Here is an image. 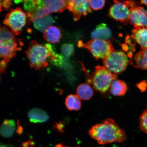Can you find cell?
I'll return each instance as SVG.
<instances>
[{
    "label": "cell",
    "mask_w": 147,
    "mask_h": 147,
    "mask_svg": "<svg viewBox=\"0 0 147 147\" xmlns=\"http://www.w3.org/2000/svg\"><path fill=\"white\" fill-rule=\"evenodd\" d=\"M91 8L94 10H99L103 8L105 1H89Z\"/></svg>",
    "instance_id": "484cf974"
},
{
    "label": "cell",
    "mask_w": 147,
    "mask_h": 147,
    "mask_svg": "<svg viewBox=\"0 0 147 147\" xmlns=\"http://www.w3.org/2000/svg\"><path fill=\"white\" fill-rule=\"evenodd\" d=\"M12 5V1L9 0L1 1V7H2L5 10H9Z\"/></svg>",
    "instance_id": "4316f807"
},
{
    "label": "cell",
    "mask_w": 147,
    "mask_h": 147,
    "mask_svg": "<svg viewBox=\"0 0 147 147\" xmlns=\"http://www.w3.org/2000/svg\"><path fill=\"white\" fill-rule=\"evenodd\" d=\"M89 134L100 144L122 142L126 137L125 130L111 119H107L101 123L93 126L89 129Z\"/></svg>",
    "instance_id": "6da1fadb"
},
{
    "label": "cell",
    "mask_w": 147,
    "mask_h": 147,
    "mask_svg": "<svg viewBox=\"0 0 147 147\" xmlns=\"http://www.w3.org/2000/svg\"><path fill=\"white\" fill-rule=\"evenodd\" d=\"M61 51L64 56L67 57H69L73 54L74 47L71 44H64L62 46Z\"/></svg>",
    "instance_id": "603a6c76"
},
{
    "label": "cell",
    "mask_w": 147,
    "mask_h": 147,
    "mask_svg": "<svg viewBox=\"0 0 147 147\" xmlns=\"http://www.w3.org/2000/svg\"><path fill=\"white\" fill-rule=\"evenodd\" d=\"M135 64L134 67L147 70V49H142L134 57Z\"/></svg>",
    "instance_id": "44dd1931"
},
{
    "label": "cell",
    "mask_w": 147,
    "mask_h": 147,
    "mask_svg": "<svg viewBox=\"0 0 147 147\" xmlns=\"http://www.w3.org/2000/svg\"><path fill=\"white\" fill-rule=\"evenodd\" d=\"M16 128V122L14 120L5 119L1 125L0 129L2 136L6 138L12 137L13 135Z\"/></svg>",
    "instance_id": "d6986e66"
},
{
    "label": "cell",
    "mask_w": 147,
    "mask_h": 147,
    "mask_svg": "<svg viewBox=\"0 0 147 147\" xmlns=\"http://www.w3.org/2000/svg\"><path fill=\"white\" fill-rule=\"evenodd\" d=\"M52 16H47L38 18L32 21L35 28L41 32H44L54 23Z\"/></svg>",
    "instance_id": "ac0fdd59"
},
{
    "label": "cell",
    "mask_w": 147,
    "mask_h": 147,
    "mask_svg": "<svg viewBox=\"0 0 147 147\" xmlns=\"http://www.w3.org/2000/svg\"><path fill=\"white\" fill-rule=\"evenodd\" d=\"M146 28H147V27H146Z\"/></svg>",
    "instance_id": "8d00e7d4"
},
{
    "label": "cell",
    "mask_w": 147,
    "mask_h": 147,
    "mask_svg": "<svg viewBox=\"0 0 147 147\" xmlns=\"http://www.w3.org/2000/svg\"><path fill=\"white\" fill-rule=\"evenodd\" d=\"M127 86L124 81L116 80L111 84L110 93L115 96H122L126 94L127 90Z\"/></svg>",
    "instance_id": "2e32d148"
},
{
    "label": "cell",
    "mask_w": 147,
    "mask_h": 147,
    "mask_svg": "<svg viewBox=\"0 0 147 147\" xmlns=\"http://www.w3.org/2000/svg\"><path fill=\"white\" fill-rule=\"evenodd\" d=\"M68 1L44 0L36 1V8L33 12L27 13L31 22L39 18L49 16L53 13L62 12L67 9Z\"/></svg>",
    "instance_id": "277c9868"
},
{
    "label": "cell",
    "mask_w": 147,
    "mask_h": 147,
    "mask_svg": "<svg viewBox=\"0 0 147 147\" xmlns=\"http://www.w3.org/2000/svg\"><path fill=\"white\" fill-rule=\"evenodd\" d=\"M55 147H70L68 146H64L63 144H57L56 146H55Z\"/></svg>",
    "instance_id": "836d02e7"
},
{
    "label": "cell",
    "mask_w": 147,
    "mask_h": 147,
    "mask_svg": "<svg viewBox=\"0 0 147 147\" xmlns=\"http://www.w3.org/2000/svg\"><path fill=\"white\" fill-rule=\"evenodd\" d=\"M18 47L17 38L12 32L5 26L0 30V56L7 62L16 56V51L21 50Z\"/></svg>",
    "instance_id": "5b68a950"
},
{
    "label": "cell",
    "mask_w": 147,
    "mask_h": 147,
    "mask_svg": "<svg viewBox=\"0 0 147 147\" xmlns=\"http://www.w3.org/2000/svg\"><path fill=\"white\" fill-rule=\"evenodd\" d=\"M22 1H14V2L15 3H20V2H22Z\"/></svg>",
    "instance_id": "d590c367"
},
{
    "label": "cell",
    "mask_w": 147,
    "mask_h": 147,
    "mask_svg": "<svg viewBox=\"0 0 147 147\" xmlns=\"http://www.w3.org/2000/svg\"><path fill=\"white\" fill-rule=\"evenodd\" d=\"M27 16L21 8L11 10L5 16L3 23L11 29L14 35L21 34L26 22Z\"/></svg>",
    "instance_id": "ba28073f"
},
{
    "label": "cell",
    "mask_w": 147,
    "mask_h": 147,
    "mask_svg": "<svg viewBox=\"0 0 147 147\" xmlns=\"http://www.w3.org/2000/svg\"><path fill=\"white\" fill-rule=\"evenodd\" d=\"M67 9L72 13L75 21H78L82 16H86L92 12L89 1L87 0L68 1Z\"/></svg>",
    "instance_id": "30bf717a"
},
{
    "label": "cell",
    "mask_w": 147,
    "mask_h": 147,
    "mask_svg": "<svg viewBox=\"0 0 147 147\" xmlns=\"http://www.w3.org/2000/svg\"><path fill=\"white\" fill-rule=\"evenodd\" d=\"M26 54L31 67L39 70L47 67V60L56 53L50 44L44 45L33 40L29 43Z\"/></svg>",
    "instance_id": "7a4b0ae2"
},
{
    "label": "cell",
    "mask_w": 147,
    "mask_h": 147,
    "mask_svg": "<svg viewBox=\"0 0 147 147\" xmlns=\"http://www.w3.org/2000/svg\"><path fill=\"white\" fill-rule=\"evenodd\" d=\"M49 61L54 65L58 67H61L63 63V57L62 55L57 54L56 53L54 56L51 57L49 58Z\"/></svg>",
    "instance_id": "d4e9b609"
},
{
    "label": "cell",
    "mask_w": 147,
    "mask_h": 147,
    "mask_svg": "<svg viewBox=\"0 0 147 147\" xmlns=\"http://www.w3.org/2000/svg\"><path fill=\"white\" fill-rule=\"evenodd\" d=\"M129 62L127 55L121 51H113L103 60L104 67L115 74L125 70Z\"/></svg>",
    "instance_id": "52a82bcc"
},
{
    "label": "cell",
    "mask_w": 147,
    "mask_h": 147,
    "mask_svg": "<svg viewBox=\"0 0 147 147\" xmlns=\"http://www.w3.org/2000/svg\"><path fill=\"white\" fill-rule=\"evenodd\" d=\"M139 122L141 130L147 134V110H144L140 117Z\"/></svg>",
    "instance_id": "7402d4cb"
},
{
    "label": "cell",
    "mask_w": 147,
    "mask_h": 147,
    "mask_svg": "<svg viewBox=\"0 0 147 147\" xmlns=\"http://www.w3.org/2000/svg\"><path fill=\"white\" fill-rule=\"evenodd\" d=\"M8 62L5 61L3 60H1V62H0V71H1V74L4 73L6 69L7 64Z\"/></svg>",
    "instance_id": "f1b7e54d"
},
{
    "label": "cell",
    "mask_w": 147,
    "mask_h": 147,
    "mask_svg": "<svg viewBox=\"0 0 147 147\" xmlns=\"http://www.w3.org/2000/svg\"><path fill=\"white\" fill-rule=\"evenodd\" d=\"M137 87L140 90L141 92H143L146 90L147 89V82L145 80L139 83L136 84Z\"/></svg>",
    "instance_id": "83f0119b"
},
{
    "label": "cell",
    "mask_w": 147,
    "mask_h": 147,
    "mask_svg": "<svg viewBox=\"0 0 147 147\" xmlns=\"http://www.w3.org/2000/svg\"><path fill=\"white\" fill-rule=\"evenodd\" d=\"M78 46L87 49L96 60L104 59L115 51L111 42L106 40L93 39L85 43L80 41Z\"/></svg>",
    "instance_id": "8992f818"
},
{
    "label": "cell",
    "mask_w": 147,
    "mask_h": 147,
    "mask_svg": "<svg viewBox=\"0 0 147 147\" xmlns=\"http://www.w3.org/2000/svg\"><path fill=\"white\" fill-rule=\"evenodd\" d=\"M23 132V128L22 127V126L19 124V122H18V127L17 130H16V132L19 135H21L22 133Z\"/></svg>",
    "instance_id": "1f68e13d"
},
{
    "label": "cell",
    "mask_w": 147,
    "mask_h": 147,
    "mask_svg": "<svg viewBox=\"0 0 147 147\" xmlns=\"http://www.w3.org/2000/svg\"><path fill=\"white\" fill-rule=\"evenodd\" d=\"M36 1L35 0L24 1V8L27 13L33 12L36 9Z\"/></svg>",
    "instance_id": "cb8c5ba5"
},
{
    "label": "cell",
    "mask_w": 147,
    "mask_h": 147,
    "mask_svg": "<svg viewBox=\"0 0 147 147\" xmlns=\"http://www.w3.org/2000/svg\"><path fill=\"white\" fill-rule=\"evenodd\" d=\"M61 32L58 27L51 26L44 32L43 37L46 41L51 44H56L61 38Z\"/></svg>",
    "instance_id": "9a60e30c"
},
{
    "label": "cell",
    "mask_w": 147,
    "mask_h": 147,
    "mask_svg": "<svg viewBox=\"0 0 147 147\" xmlns=\"http://www.w3.org/2000/svg\"><path fill=\"white\" fill-rule=\"evenodd\" d=\"M117 78L116 74L105 67L97 65L90 76V84L103 96L107 97L110 93L112 83Z\"/></svg>",
    "instance_id": "3957f363"
},
{
    "label": "cell",
    "mask_w": 147,
    "mask_h": 147,
    "mask_svg": "<svg viewBox=\"0 0 147 147\" xmlns=\"http://www.w3.org/2000/svg\"><path fill=\"white\" fill-rule=\"evenodd\" d=\"M141 3L143 4L147 5V1H141Z\"/></svg>",
    "instance_id": "e575fe53"
},
{
    "label": "cell",
    "mask_w": 147,
    "mask_h": 147,
    "mask_svg": "<svg viewBox=\"0 0 147 147\" xmlns=\"http://www.w3.org/2000/svg\"><path fill=\"white\" fill-rule=\"evenodd\" d=\"M27 115L30 122L35 123L46 122L49 119L47 112L38 108H33L29 110Z\"/></svg>",
    "instance_id": "4fadbf2b"
},
{
    "label": "cell",
    "mask_w": 147,
    "mask_h": 147,
    "mask_svg": "<svg viewBox=\"0 0 147 147\" xmlns=\"http://www.w3.org/2000/svg\"><path fill=\"white\" fill-rule=\"evenodd\" d=\"M65 105L67 109L71 111H78L81 108V100L77 95L70 94L66 97Z\"/></svg>",
    "instance_id": "ffe728a7"
},
{
    "label": "cell",
    "mask_w": 147,
    "mask_h": 147,
    "mask_svg": "<svg viewBox=\"0 0 147 147\" xmlns=\"http://www.w3.org/2000/svg\"><path fill=\"white\" fill-rule=\"evenodd\" d=\"M91 36L93 39L108 41L111 38L112 32L105 24L102 23L97 26Z\"/></svg>",
    "instance_id": "5bb4252c"
},
{
    "label": "cell",
    "mask_w": 147,
    "mask_h": 147,
    "mask_svg": "<svg viewBox=\"0 0 147 147\" xmlns=\"http://www.w3.org/2000/svg\"><path fill=\"white\" fill-rule=\"evenodd\" d=\"M34 144V142L32 140H30L26 142L23 143L22 146L23 147H29V146L32 147Z\"/></svg>",
    "instance_id": "4dcf8cb0"
},
{
    "label": "cell",
    "mask_w": 147,
    "mask_h": 147,
    "mask_svg": "<svg viewBox=\"0 0 147 147\" xmlns=\"http://www.w3.org/2000/svg\"><path fill=\"white\" fill-rule=\"evenodd\" d=\"M131 37L142 49H147V28H138L132 30Z\"/></svg>",
    "instance_id": "7c38bea8"
},
{
    "label": "cell",
    "mask_w": 147,
    "mask_h": 147,
    "mask_svg": "<svg viewBox=\"0 0 147 147\" xmlns=\"http://www.w3.org/2000/svg\"><path fill=\"white\" fill-rule=\"evenodd\" d=\"M0 147H13L12 145L10 144H4V143H1V146Z\"/></svg>",
    "instance_id": "d6a6232c"
},
{
    "label": "cell",
    "mask_w": 147,
    "mask_h": 147,
    "mask_svg": "<svg viewBox=\"0 0 147 147\" xmlns=\"http://www.w3.org/2000/svg\"><path fill=\"white\" fill-rule=\"evenodd\" d=\"M130 7L127 1H114L109 9V16L115 21L126 25L129 21Z\"/></svg>",
    "instance_id": "9c48e42d"
},
{
    "label": "cell",
    "mask_w": 147,
    "mask_h": 147,
    "mask_svg": "<svg viewBox=\"0 0 147 147\" xmlns=\"http://www.w3.org/2000/svg\"><path fill=\"white\" fill-rule=\"evenodd\" d=\"M55 128L57 129L58 131L60 132H62L63 131V125L62 123H58L55 126Z\"/></svg>",
    "instance_id": "f546056e"
},
{
    "label": "cell",
    "mask_w": 147,
    "mask_h": 147,
    "mask_svg": "<svg viewBox=\"0 0 147 147\" xmlns=\"http://www.w3.org/2000/svg\"><path fill=\"white\" fill-rule=\"evenodd\" d=\"M129 22L135 28L147 27V10L138 7L130 9Z\"/></svg>",
    "instance_id": "8fae6325"
},
{
    "label": "cell",
    "mask_w": 147,
    "mask_h": 147,
    "mask_svg": "<svg viewBox=\"0 0 147 147\" xmlns=\"http://www.w3.org/2000/svg\"><path fill=\"white\" fill-rule=\"evenodd\" d=\"M76 94L80 100H89L93 96V90L89 84H82L77 87Z\"/></svg>",
    "instance_id": "e0dca14e"
}]
</instances>
